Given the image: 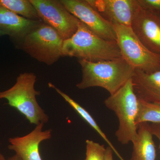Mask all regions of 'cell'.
I'll use <instances>...</instances> for the list:
<instances>
[{"instance_id":"cell-1","label":"cell","mask_w":160,"mask_h":160,"mask_svg":"<svg viewBox=\"0 0 160 160\" xmlns=\"http://www.w3.org/2000/svg\"><path fill=\"white\" fill-rule=\"evenodd\" d=\"M78 62L82 78L76 87L80 89L100 87L112 94L132 78L135 73L134 69L122 57L98 62L78 60Z\"/></svg>"},{"instance_id":"cell-2","label":"cell","mask_w":160,"mask_h":160,"mask_svg":"<svg viewBox=\"0 0 160 160\" xmlns=\"http://www.w3.org/2000/svg\"><path fill=\"white\" fill-rule=\"evenodd\" d=\"M62 53V57L90 62L122 57L116 42L100 38L81 21L75 33L63 42Z\"/></svg>"},{"instance_id":"cell-3","label":"cell","mask_w":160,"mask_h":160,"mask_svg":"<svg viewBox=\"0 0 160 160\" xmlns=\"http://www.w3.org/2000/svg\"><path fill=\"white\" fill-rule=\"evenodd\" d=\"M107 108L114 112L119 121L115 132L118 141L123 145L133 143L137 138L136 124L139 101L133 88L132 79L122 88L104 101Z\"/></svg>"},{"instance_id":"cell-4","label":"cell","mask_w":160,"mask_h":160,"mask_svg":"<svg viewBox=\"0 0 160 160\" xmlns=\"http://www.w3.org/2000/svg\"><path fill=\"white\" fill-rule=\"evenodd\" d=\"M36 79L32 72L20 73L12 87L0 92V100H7L9 106L23 114L30 124L36 126L45 125L49 120V117L37 100L40 92L35 89Z\"/></svg>"},{"instance_id":"cell-5","label":"cell","mask_w":160,"mask_h":160,"mask_svg":"<svg viewBox=\"0 0 160 160\" xmlns=\"http://www.w3.org/2000/svg\"><path fill=\"white\" fill-rule=\"evenodd\" d=\"M113 25L121 55L135 70L150 73L160 70V55L147 49L131 27Z\"/></svg>"},{"instance_id":"cell-6","label":"cell","mask_w":160,"mask_h":160,"mask_svg":"<svg viewBox=\"0 0 160 160\" xmlns=\"http://www.w3.org/2000/svg\"><path fill=\"white\" fill-rule=\"evenodd\" d=\"M64 40L58 32L42 22L21 41V48L40 62L51 66L62 57Z\"/></svg>"},{"instance_id":"cell-7","label":"cell","mask_w":160,"mask_h":160,"mask_svg":"<svg viewBox=\"0 0 160 160\" xmlns=\"http://www.w3.org/2000/svg\"><path fill=\"white\" fill-rule=\"evenodd\" d=\"M43 22L58 32L63 40L71 38L78 29L80 21L71 14L60 1L30 0Z\"/></svg>"},{"instance_id":"cell-8","label":"cell","mask_w":160,"mask_h":160,"mask_svg":"<svg viewBox=\"0 0 160 160\" xmlns=\"http://www.w3.org/2000/svg\"><path fill=\"white\" fill-rule=\"evenodd\" d=\"M67 10L100 38L117 41L113 25L105 19L87 0H61Z\"/></svg>"},{"instance_id":"cell-9","label":"cell","mask_w":160,"mask_h":160,"mask_svg":"<svg viewBox=\"0 0 160 160\" xmlns=\"http://www.w3.org/2000/svg\"><path fill=\"white\" fill-rule=\"evenodd\" d=\"M131 27L147 49L160 55V14L147 11L138 5Z\"/></svg>"},{"instance_id":"cell-10","label":"cell","mask_w":160,"mask_h":160,"mask_svg":"<svg viewBox=\"0 0 160 160\" xmlns=\"http://www.w3.org/2000/svg\"><path fill=\"white\" fill-rule=\"evenodd\" d=\"M105 19L112 25L131 27L138 7L137 0H87Z\"/></svg>"},{"instance_id":"cell-11","label":"cell","mask_w":160,"mask_h":160,"mask_svg":"<svg viewBox=\"0 0 160 160\" xmlns=\"http://www.w3.org/2000/svg\"><path fill=\"white\" fill-rule=\"evenodd\" d=\"M44 124L36 126L32 131L21 137L9 139L8 149L15 152L22 160H42L40 152V146L44 141L52 137L51 129L44 130Z\"/></svg>"},{"instance_id":"cell-12","label":"cell","mask_w":160,"mask_h":160,"mask_svg":"<svg viewBox=\"0 0 160 160\" xmlns=\"http://www.w3.org/2000/svg\"><path fill=\"white\" fill-rule=\"evenodd\" d=\"M42 22L28 19L2 6L0 7V30L16 41L21 42Z\"/></svg>"},{"instance_id":"cell-13","label":"cell","mask_w":160,"mask_h":160,"mask_svg":"<svg viewBox=\"0 0 160 160\" xmlns=\"http://www.w3.org/2000/svg\"><path fill=\"white\" fill-rule=\"evenodd\" d=\"M132 80L138 98L160 105V70L150 73L135 70Z\"/></svg>"},{"instance_id":"cell-14","label":"cell","mask_w":160,"mask_h":160,"mask_svg":"<svg viewBox=\"0 0 160 160\" xmlns=\"http://www.w3.org/2000/svg\"><path fill=\"white\" fill-rule=\"evenodd\" d=\"M132 144L130 160H155V145L149 123L138 125L137 138Z\"/></svg>"},{"instance_id":"cell-15","label":"cell","mask_w":160,"mask_h":160,"mask_svg":"<svg viewBox=\"0 0 160 160\" xmlns=\"http://www.w3.org/2000/svg\"><path fill=\"white\" fill-rule=\"evenodd\" d=\"M48 85H49V87L50 88L54 89L60 95H61L62 97L66 101V102H67L70 105L72 108L74 109L78 114L81 117L83 118L84 121H86V122L88 123L89 126L94 129L95 131L97 132L98 134L99 135L101 138L108 144V146H109L112 149L113 151L117 155L118 157H119L121 160H123L121 156L119 154L118 152L117 151L116 149L114 148L113 145L112 144L111 142L108 139L105 133L102 131V129L100 128V126L98 125L95 120L92 117V116L89 113V112L87 111L85 108H83L82 106H81L74 100L72 99L69 95L66 94L65 92H63L62 90L59 89L52 83H49Z\"/></svg>"},{"instance_id":"cell-16","label":"cell","mask_w":160,"mask_h":160,"mask_svg":"<svg viewBox=\"0 0 160 160\" xmlns=\"http://www.w3.org/2000/svg\"><path fill=\"white\" fill-rule=\"evenodd\" d=\"M2 6L28 19L42 21L30 0H0Z\"/></svg>"},{"instance_id":"cell-17","label":"cell","mask_w":160,"mask_h":160,"mask_svg":"<svg viewBox=\"0 0 160 160\" xmlns=\"http://www.w3.org/2000/svg\"><path fill=\"white\" fill-rule=\"evenodd\" d=\"M139 109L137 125L142 123H160V105L147 102L138 99Z\"/></svg>"},{"instance_id":"cell-18","label":"cell","mask_w":160,"mask_h":160,"mask_svg":"<svg viewBox=\"0 0 160 160\" xmlns=\"http://www.w3.org/2000/svg\"><path fill=\"white\" fill-rule=\"evenodd\" d=\"M86 157L84 160H105L106 148L105 145L92 140H86Z\"/></svg>"},{"instance_id":"cell-19","label":"cell","mask_w":160,"mask_h":160,"mask_svg":"<svg viewBox=\"0 0 160 160\" xmlns=\"http://www.w3.org/2000/svg\"><path fill=\"white\" fill-rule=\"evenodd\" d=\"M141 8L160 15V0H137Z\"/></svg>"},{"instance_id":"cell-20","label":"cell","mask_w":160,"mask_h":160,"mask_svg":"<svg viewBox=\"0 0 160 160\" xmlns=\"http://www.w3.org/2000/svg\"><path fill=\"white\" fill-rule=\"evenodd\" d=\"M152 133L159 140V149H160V123L150 124Z\"/></svg>"},{"instance_id":"cell-21","label":"cell","mask_w":160,"mask_h":160,"mask_svg":"<svg viewBox=\"0 0 160 160\" xmlns=\"http://www.w3.org/2000/svg\"><path fill=\"white\" fill-rule=\"evenodd\" d=\"M113 150L109 146L106 148L105 160H113Z\"/></svg>"},{"instance_id":"cell-22","label":"cell","mask_w":160,"mask_h":160,"mask_svg":"<svg viewBox=\"0 0 160 160\" xmlns=\"http://www.w3.org/2000/svg\"><path fill=\"white\" fill-rule=\"evenodd\" d=\"M7 160H22L20 158L18 157L16 155H14L13 156H12L11 157L8 158Z\"/></svg>"},{"instance_id":"cell-23","label":"cell","mask_w":160,"mask_h":160,"mask_svg":"<svg viewBox=\"0 0 160 160\" xmlns=\"http://www.w3.org/2000/svg\"><path fill=\"white\" fill-rule=\"evenodd\" d=\"M0 160H7L5 157H4V156L2 154L1 151H0Z\"/></svg>"},{"instance_id":"cell-24","label":"cell","mask_w":160,"mask_h":160,"mask_svg":"<svg viewBox=\"0 0 160 160\" xmlns=\"http://www.w3.org/2000/svg\"><path fill=\"white\" fill-rule=\"evenodd\" d=\"M6 35V33H5V32H3V31H1V30H0V37Z\"/></svg>"},{"instance_id":"cell-25","label":"cell","mask_w":160,"mask_h":160,"mask_svg":"<svg viewBox=\"0 0 160 160\" xmlns=\"http://www.w3.org/2000/svg\"><path fill=\"white\" fill-rule=\"evenodd\" d=\"M2 4H1V2H0V7H1V6H2Z\"/></svg>"}]
</instances>
